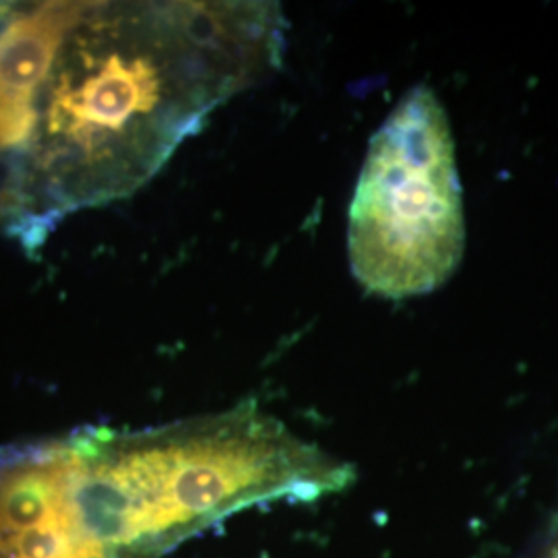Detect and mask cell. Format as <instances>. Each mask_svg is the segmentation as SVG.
Segmentation results:
<instances>
[{
    "label": "cell",
    "instance_id": "obj_1",
    "mask_svg": "<svg viewBox=\"0 0 558 558\" xmlns=\"http://www.w3.org/2000/svg\"><path fill=\"white\" fill-rule=\"evenodd\" d=\"M271 2L87 0L41 89L21 191L34 228L137 193L221 104L269 75Z\"/></svg>",
    "mask_w": 558,
    "mask_h": 558
},
{
    "label": "cell",
    "instance_id": "obj_2",
    "mask_svg": "<svg viewBox=\"0 0 558 558\" xmlns=\"http://www.w3.org/2000/svg\"><path fill=\"white\" fill-rule=\"evenodd\" d=\"M87 497L119 558H156L242 507L319 499L352 468L255 405L140 433L80 435Z\"/></svg>",
    "mask_w": 558,
    "mask_h": 558
},
{
    "label": "cell",
    "instance_id": "obj_3",
    "mask_svg": "<svg viewBox=\"0 0 558 558\" xmlns=\"http://www.w3.org/2000/svg\"><path fill=\"white\" fill-rule=\"evenodd\" d=\"M465 220L456 140L437 94L408 92L373 135L348 216L360 286L401 300L437 290L458 269Z\"/></svg>",
    "mask_w": 558,
    "mask_h": 558
},
{
    "label": "cell",
    "instance_id": "obj_4",
    "mask_svg": "<svg viewBox=\"0 0 558 558\" xmlns=\"http://www.w3.org/2000/svg\"><path fill=\"white\" fill-rule=\"evenodd\" d=\"M0 558H119L89 505L80 435L0 468Z\"/></svg>",
    "mask_w": 558,
    "mask_h": 558
},
{
    "label": "cell",
    "instance_id": "obj_5",
    "mask_svg": "<svg viewBox=\"0 0 558 558\" xmlns=\"http://www.w3.org/2000/svg\"><path fill=\"white\" fill-rule=\"evenodd\" d=\"M87 0H52L0 15V156L29 158L40 122L41 89L60 46Z\"/></svg>",
    "mask_w": 558,
    "mask_h": 558
},
{
    "label": "cell",
    "instance_id": "obj_6",
    "mask_svg": "<svg viewBox=\"0 0 558 558\" xmlns=\"http://www.w3.org/2000/svg\"><path fill=\"white\" fill-rule=\"evenodd\" d=\"M539 558H558V521L555 523V527H553V534H550L548 544L544 546V550H542Z\"/></svg>",
    "mask_w": 558,
    "mask_h": 558
}]
</instances>
